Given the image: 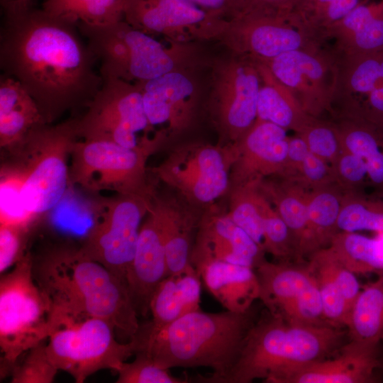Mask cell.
<instances>
[{
	"instance_id": "cell-1",
	"label": "cell",
	"mask_w": 383,
	"mask_h": 383,
	"mask_svg": "<svg viewBox=\"0 0 383 383\" xmlns=\"http://www.w3.org/2000/svg\"><path fill=\"white\" fill-rule=\"evenodd\" d=\"M0 68L29 93L46 123L87 108L103 79L77 24L47 13L33 1L2 9Z\"/></svg>"
},
{
	"instance_id": "cell-2",
	"label": "cell",
	"mask_w": 383,
	"mask_h": 383,
	"mask_svg": "<svg viewBox=\"0 0 383 383\" xmlns=\"http://www.w3.org/2000/svg\"><path fill=\"white\" fill-rule=\"evenodd\" d=\"M33 276L48 298L57 330L89 318L109 321L131 340L140 324L126 284L79 248L60 247L33 260Z\"/></svg>"
},
{
	"instance_id": "cell-3",
	"label": "cell",
	"mask_w": 383,
	"mask_h": 383,
	"mask_svg": "<svg viewBox=\"0 0 383 383\" xmlns=\"http://www.w3.org/2000/svg\"><path fill=\"white\" fill-rule=\"evenodd\" d=\"M254 318L252 306L244 313L198 310L162 328L140 325L131 340L135 344V354L146 355L160 367H209L213 370L211 375H199L195 380L216 383L235 364L256 321Z\"/></svg>"
},
{
	"instance_id": "cell-4",
	"label": "cell",
	"mask_w": 383,
	"mask_h": 383,
	"mask_svg": "<svg viewBox=\"0 0 383 383\" xmlns=\"http://www.w3.org/2000/svg\"><path fill=\"white\" fill-rule=\"evenodd\" d=\"M268 313L255 322L235 364L216 383H279L291 370L328 355L343 335L338 326L292 324Z\"/></svg>"
},
{
	"instance_id": "cell-5",
	"label": "cell",
	"mask_w": 383,
	"mask_h": 383,
	"mask_svg": "<svg viewBox=\"0 0 383 383\" xmlns=\"http://www.w3.org/2000/svg\"><path fill=\"white\" fill-rule=\"evenodd\" d=\"M79 139L77 117L57 124L41 123L6 149L4 167L19 179L25 211L34 223L63 199L70 187L69 158Z\"/></svg>"
},
{
	"instance_id": "cell-6",
	"label": "cell",
	"mask_w": 383,
	"mask_h": 383,
	"mask_svg": "<svg viewBox=\"0 0 383 383\" xmlns=\"http://www.w3.org/2000/svg\"><path fill=\"white\" fill-rule=\"evenodd\" d=\"M33 266L26 252L0 281V347L11 370L23 353L57 331L51 304L35 280Z\"/></svg>"
},
{
	"instance_id": "cell-7",
	"label": "cell",
	"mask_w": 383,
	"mask_h": 383,
	"mask_svg": "<svg viewBox=\"0 0 383 383\" xmlns=\"http://www.w3.org/2000/svg\"><path fill=\"white\" fill-rule=\"evenodd\" d=\"M77 26L99 63L102 79L140 82L179 69V53L124 19L104 25L78 22Z\"/></svg>"
},
{
	"instance_id": "cell-8",
	"label": "cell",
	"mask_w": 383,
	"mask_h": 383,
	"mask_svg": "<svg viewBox=\"0 0 383 383\" xmlns=\"http://www.w3.org/2000/svg\"><path fill=\"white\" fill-rule=\"evenodd\" d=\"M77 133L79 139L112 141L151 154L162 144L149 123L139 84L115 77L103 78L87 111L77 117Z\"/></svg>"
},
{
	"instance_id": "cell-9",
	"label": "cell",
	"mask_w": 383,
	"mask_h": 383,
	"mask_svg": "<svg viewBox=\"0 0 383 383\" xmlns=\"http://www.w3.org/2000/svg\"><path fill=\"white\" fill-rule=\"evenodd\" d=\"M153 194H116L102 198L96 204L92 226L79 248L86 256L101 264L126 284L140 229Z\"/></svg>"
},
{
	"instance_id": "cell-10",
	"label": "cell",
	"mask_w": 383,
	"mask_h": 383,
	"mask_svg": "<svg viewBox=\"0 0 383 383\" xmlns=\"http://www.w3.org/2000/svg\"><path fill=\"white\" fill-rule=\"evenodd\" d=\"M151 153L104 140H77L71 150L69 183L92 192L121 194L153 192L146 182V162Z\"/></svg>"
},
{
	"instance_id": "cell-11",
	"label": "cell",
	"mask_w": 383,
	"mask_h": 383,
	"mask_svg": "<svg viewBox=\"0 0 383 383\" xmlns=\"http://www.w3.org/2000/svg\"><path fill=\"white\" fill-rule=\"evenodd\" d=\"M115 327L107 320L89 318L65 326L48 338V355L59 370L82 383L95 372L106 369L116 371L135 354L132 340H116Z\"/></svg>"
},
{
	"instance_id": "cell-12",
	"label": "cell",
	"mask_w": 383,
	"mask_h": 383,
	"mask_svg": "<svg viewBox=\"0 0 383 383\" xmlns=\"http://www.w3.org/2000/svg\"><path fill=\"white\" fill-rule=\"evenodd\" d=\"M234 159L233 144L191 143L174 150L152 172L190 205L208 206L230 190Z\"/></svg>"
},
{
	"instance_id": "cell-13",
	"label": "cell",
	"mask_w": 383,
	"mask_h": 383,
	"mask_svg": "<svg viewBox=\"0 0 383 383\" xmlns=\"http://www.w3.org/2000/svg\"><path fill=\"white\" fill-rule=\"evenodd\" d=\"M216 66L210 113L223 140L236 143L257 119L262 79L255 60L235 53Z\"/></svg>"
},
{
	"instance_id": "cell-14",
	"label": "cell",
	"mask_w": 383,
	"mask_h": 383,
	"mask_svg": "<svg viewBox=\"0 0 383 383\" xmlns=\"http://www.w3.org/2000/svg\"><path fill=\"white\" fill-rule=\"evenodd\" d=\"M338 62V52L325 45L287 52L262 63L292 92L303 109L316 118L335 100Z\"/></svg>"
},
{
	"instance_id": "cell-15",
	"label": "cell",
	"mask_w": 383,
	"mask_h": 383,
	"mask_svg": "<svg viewBox=\"0 0 383 383\" xmlns=\"http://www.w3.org/2000/svg\"><path fill=\"white\" fill-rule=\"evenodd\" d=\"M255 272L259 299L271 314L292 324L331 325L324 318L318 283L309 267L265 261Z\"/></svg>"
},
{
	"instance_id": "cell-16",
	"label": "cell",
	"mask_w": 383,
	"mask_h": 383,
	"mask_svg": "<svg viewBox=\"0 0 383 383\" xmlns=\"http://www.w3.org/2000/svg\"><path fill=\"white\" fill-rule=\"evenodd\" d=\"M235 53L265 62L292 50L323 46L287 17L244 12L229 21L221 35Z\"/></svg>"
},
{
	"instance_id": "cell-17",
	"label": "cell",
	"mask_w": 383,
	"mask_h": 383,
	"mask_svg": "<svg viewBox=\"0 0 383 383\" xmlns=\"http://www.w3.org/2000/svg\"><path fill=\"white\" fill-rule=\"evenodd\" d=\"M123 19L135 28L172 38L221 35L229 21L185 0H123Z\"/></svg>"
},
{
	"instance_id": "cell-18",
	"label": "cell",
	"mask_w": 383,
	"mask_h": 383,
	"mask_svg": "<svg viewBox=\"0 0 383 383\" xmlns=\"http://www.w3.org/2000/svg\"><path fill=\"white\" fill-rule=\"evenodd\" d=\"M167 276L164 204L162 198L153 194L126 274L127 288L138 315L146 316L150 312L152 295Z\"/></svg>"
},
{
	"instance_id": "cell-19",
	"label": "cell",
	"mask_w": 383,
	"mask_h": 383,
	"mask_svg": "<svg viewBox=\"0 0 383 383\" xmlns=\"http://www.w3.org/2000/svg\"><path fill=\"white\" fill-rule=\"evenodd\" d=\"M265 252L228 216L213 206L201 216L191 254L196 269L218 260L255 270L263 263Z\"/></svg>"
},
{
	"instance_id": "cell-20",
	"label": "cell",
	"mask_w": 383,
	"mask_h": 383,
	"mask_svg": "<svg viewBox=\"0 0 383 383\" xmlns=\"http://www.w3.org/2000/svg\"><path fill=\"white\" fill-rule=\"evenodd\" d=\"M233 145L235 159L231 170V187L256 184L263 177L285 170L289 138L287 130L256 119Z\"/></svg>"
},
{
	"instance_id": "cell-21",
	"label": "cell",
	"mask_w": 383,
	"mask_h": 383,
	"mask_svg": "<svg viewBox=\"0 0 383 383\" xmlns=\"http://www.w3.org/2000/svg\"><path fill=\"white\" fill-rule=\"evenodd\" d=\"M377 345L355 340L334 357L323 358L287 372L279 383H369L379 367Z\"/></svg>"
},
{
	"instance_id": "cell-22",
	"label": "cell",
	"mask_w": 383,
	"mask_h": 383,
	"mask_svg": "<svg viewBox=\"0 0 383 383\" xmlns=\"http://www.w3.org/2000/svg\"><path fill=\"white\" fill-rule=\"evenodd\" d=\"M137 83L141 89L145 113L152 126L173 133L188 126L196 94L189 77L179 69Z\"/></svg>"
},
{
	"instance_id": "cell-23",
	"label": "cell",
	"mask_w": 383,
	"mask_h": 383,
	"mask_svg": "<svg viewBox=\"0 0 383 383\" xmlns=\"http://www.w3.org/2000/svg\"><path fill=\"white\" fill-rule=\"evenodd\" d=\"M309 267L318 283L326 321L335 326L347 327L352 307L360 292L355 274L327 248L314 252Z\"/></svg>"
},
{
	"instance_id": "cell-24",
	"label": "cell",
	"mask_w": 383,
	"mask_h": 383,
	"mask_svg": "<svg viewBox=\"0 0 383 383\" xmlns=\"http://www.w3.org/2000/svg\"><path fill=\"white\" fill-rule=\"evenodd\" d=\"M196 270L208 292L227 310L248 311L260 297L255 270L218 260L203 263Z\"/></svg>"
},
{
	"instance_id": "cell-25",
	"label": "cell",
	"mask_w": 383,
	"mask_h": 383,
	"mask_svg": "<svg viewBox=\"0 0 383 383\" xmlns=\"http://www.w3.org/2000/svg\"><path fill=\"white\" fill-rule=\"evenodd\" d=\"M201 277L192 266L177 274L168 275L157 285L150 301L154 328L165 327L182 316L200 310Z\"/></svg>"
},
{
	"instance_id": "cell-26",
	"label": "cell",
	"mask_w": 383,
	"mask_h": 383,
	"mask_svg": "<svg viewBox=\"0 0 383 383\" xmlns=\"http://www.w3.org/2000/svg\"><path fill=\"white\" fill-rule=\"evenodd\" d=\"M46 123L29 93L14 79L0 77V146L8 149L35 126Z\"/></svg>"
},
{
	"instance_id": "cell-27",
	"label": "cell",
	"mask_w": 383,
	"mask_h": 383,
	"mask_svg": "<svg viewBox=\"0 0 383 383\" xmlns=\"http://www.w3.org/2000/svg\"><path fill=\"white\" fill-rule=\"evenodd\" d=\"M262 79L257 118L274 123L298 133L316 117L308 114L292 92L270 72L262 62L255 61Z\"/></svg>"
},
{
	"instance_id": "cell-28",
	"label": "cell",
	"mask_w": 383,
	"mask_h": 383,
	"mask_svg": "<svg viewBox=\"0 0 383 383\" xmlns=\"http://www.w3.org/2000/svg\"><path fill=\"white\" fill-rule=\"evenodd\" d=\"M338 54V76L335 100H343L351 109L383 84V50Z\"/></svg>"
},
{
	"instance_id": "cell-29",
	"label": "cell",
	"mask_w": 383,
	"mask_h": 383,
	"mask_svg": "<svg viewBox=\"0 0 383 383\" xmlns=\"http://www.w3.org/2000/svg\"><path fill=\"white\" fill-rule=\"evenodd\" d=\"M163 199L165 243L167 276L179 274L192 265L191 254L201 216L185 210L178 202Z\"/></svg>"
},
{
	"instance_id": "cell-30",
	"label": "cell",
	"mask_w": 383,
	"mask_h": 383,
	"mask_svg": "<svg viewBox=\"0 0 383 383\" xmlns=\"http://www.w3.org/2000/svg\"><path fill=\"white\" fill-rule=\"evenodd\" d=\"M337 126L343 150L361 157L373 184L383 187V136L382 126L362 116L351 115Z\"/></svg>"
},
{
	"instance_id": "cell-31",
	"label": "cell",
	"mask_w": 383,
	"mask_h": 383,
	"mask_svg": "<svg viewBox=\"0 0 383 383\" xmlns=\"http://www.w3.org/2000/svg\"><path fill=\"white\" fill-rule=\"evenodd\" d=\"M327 249L354 274L383 273V233L372 238L356 233H336Z\"/></svg>"
},
{
	"instance_id": "cell-32",
	"label": "cell",
	"mask_w": 383,
	"mask_h": 383,
	"mask_svg": "<svg viewBox=\"0 0 383 383\" xmlns=\"http://www.w3.org/2000/svg\"><path fill=\"white\" fill-rule=\"evenodd\" d=\"M347 327L351 340L375 345L383 340V273L360 289Z\"/></svg>"
},
{
	"instance_id": "cell-33",
	"label": "cell",
	"mask_w": 383,
	"mask_h": 383,
	"mask_svg": "<svg viewBox=\"0 0 383 383\" xmlns=\"http://www.w3.org/2000/svg\"><path fill=\"white\" fill-rule=\"evenodd\" d=\"M261 191L271 197L275 209L289 227L295 250L299 254L306 253L317 248L310 232L307 216L308 193L299 187L276 189L265 186L262 182Z\"/></svg>"
},
{
	"instance_id": "cell-34",
	"label": "cell",
	"mask_w": 383,
	"mask_h": 383,
	"mask_svg": "<svg viewBox=\"0 0 383 383\" xmlns=\"http://www.w3.org/2000/svg\"><path fill=\"white\" fill-rule=\"evenodd\" d=\"M364 0H302L288 15L289 21L318 41L328 30Z\"/></svg>"
},
{
	"instance_id": "cell-35",
	"label": "cell",
	"mask_w": 383,
	"mask_h": 383,
	"mask_svg": "<svg viewBox=\"0 0 383 383\" xmlns=\"http://www.w3.org/2000/svg\"><path fill=\"white\" fill-rule=\"evenodd\" d=\"M41 8L76 24L104 25L123 19V0H45Z\"/></svg>"
},
{
	"instance_id": "cell-36",
	"label": "cell",
	"mask_w": 383,
	"mask_h": 383,
	"mask_svg": "<svg viewBox=\"0 0 383 383\" xmlns=\"http://www.w3.org/2000/svg\"><path fill=\"white\" fill-rule=\"evenodd\" d=\"M260 183L231 187L227 213L265 251L262 205L265 196L260 189Z\"/></svg>"
},
{
	"instance_id": "cell-37",
	"label": "cell",
	"mask_w": 383,
	"mask_h": 383,
	"mask_svg": "<svg viewBox=\"0 0 383 383\" xmlns=\"http://www.w3.org/2000/svg\"><path fill=\"white\" fill-rule=\"evenodd\" d=\"M323 187L308 193L307 196L309 226L317 248L329 243L336 233L337 220L343 204L335 192Z\"/></svg>"
},
{
	"instance_id": "cell-38",
	"label": "cell",
	"mask_w": 383,
	"mask_h": 383,
	"mask_svg": "<svg viewBox=\"0 0 383 383\" xmlns=\"http://www.w3.org/2000/svg\"><path fill=\"white\" fill-rule=\"evenodd\" d=\"M43 342L30 348L26 357L11 370L12 383H51L58 369L51 360Z\"/></svg>"
},
{
	"instance_id": "cell-39",
	"label": "cell",
	"mask_w": 383,
	"mask_h": 383,
	"mask_svg": "<svg viewBox=\"0 0 383 383\" xmlns=\"http://www.w3.org/2000/svg\"><path fill=\"white\" fill-rule=\"evenodd\" d=\"M336 226L340 232L369 231L382 234L383 209L360 201L343 203Z\"/></svg>"
},
{
	"instance_id": "cell-40",
	"label": "cell",
	"mask_w": 383,
	"mask_h": 383,
	"mask_svg": "<svg viewBox=\"0 0 383 383\" xmlns=\"http://www.w3.org/2000/svg\"><path fill=\"white\" fill-rule=\"evenodd\" d=\"M262 216L265 252L279 259L287 257L295 249L292 235L266 196L262 205Z\"/></svg>"
},
{
	"instance_id": "cell-41",
	"label": "cell",
	"mask_w": 383,
	"mask_h": 383,
	"mask_svg": "<svg viewBox=\"0 0 383 383\" xmlns=\"http://www.w3.org/2000/svg\"><path fill=\"white\" fill-rule=\"evenodd\" d=\"M131 362H123L115 371L118 373L117 383H187L186 378L172 376L169 370L156 365L142 353L135 354Z\"/></svg>"
},
{
	"instance_id": "cell-42",
	"label": "cell",
	"mask_w": 383,
	"mask_h": 383,
	"mask_svg": "<svg viewBox=\"0 0 383 383\" xmlns=\"http://www.w3.org/2000/svg\"><path fill=\"white\" fill-rule=\"evenodd\" d=\"M311 152L327 162L335 163L343 150L337 126L319 121H313L300 133Z\"/></svg>"
},
{
	"instance_id": "cell-43",
	"label": "cell",
	"mask_w": 383,
	"mask_h": 383,
	"mask_svg": "<svg viewBox=\"0 0 383 383\" xmlns=\"http://www.w3.org/2000/svg\"><path fill=\"white\" fill-rule=\"evenodd\" d=\"M30 227L0 223V272L15 265L26 253V246Z\"/></svg>"
},
{
	"instance_id": "cell-44",
	"label": "cell",
	"mask_w": 383,
	"mask_h": 383,
	"mask_svg": "<svg viewBox=\"0 0 383 383\" xmlns=\"http://www.w3.org/2000/svg\"><path fill=\"white\" fill-rule=\"evenodd\" d=\"M335 174L350 186L357 185L367 176V167L360 157L343 150L334 163ZM368 177V176H367Z\"/></svg>"
},
{
	"instance_id": "cell-45",
	"label": "cell",
	"mask_w": 383,
	"mask_h": 383,
	"mask_svg": "<svg viewBox=\"0 0 383 383\" xmlns=\"http://www.w3.org/2000/svg\"><path fill=\"white\" fill-rule=\"evenodd\" d=\"M297 171L306 182L318 187L329 183L333 177L328 163L311 152L302 161Z\"/></svg>"
},
{
	"instance_id": "cell-46",
	"label": "cell",
	"mask_w": 383,
	"mask_h": 383,
	"mask_svg": "<svg viewBox=\"0 0 383 383\" xmlns=\"http://www.w3.org/2000/svg\"><path fill=\"white\" fill-rule=\"evenodd\" d=\"M208 13L231 20L244 11L245 0H185Z\"/></svg>"
},
{
	"instance_id": "cell-47",
	"label": "cell",
	"mask_w": 383,
	"mask_h": 383,
	"mask_svg": "<svg viewBox=\"0 0 383 383\" xmlns=\"http://www.w3.org/2000/svg\"><path fill=\"white\" fill-rule=\"evenodd\" d=\"M362 99V103L352 110V113L383 126V84Z\"/></svg>"
},
{
	"instance_id": "cell-48",
	"label": "cell",
	"mask_w": 383,
	"mask_h": 383,
	"mask_svg": "<svg viewBox=\"0 0 383 383\" xmlns=\"http://www.w3.org/2000/svg\"><path fill=\"white\" fill-rule=\"evenodd\" d=\"M302 0H245L244 12L274 14L287 18L292 9Z\"/></svg>"
},
{
	"instance_id": "cell-49",
	"label": "cell",
	"mask_w": 383,
	"mask_h": 383,
	"mask_svg": "<svg viewBox=\"0 0 383 383\" xmlns=\"http://www.w3.org/2000/svg\"><path fill=\"white\" fill-rule=\"evenodd\" d=\"M309 152L308 145L301 135L289 138L287 162L285 170H297Z\"/></svg>"
},
{
	"instance_id": "cell-50",
	"label": "cell",
	"mask_w": 383,
	"mask_h": 383,
	"mask_svg": "<svg viewBox=\"0 0 383 383\" xmlns=\"http://www.w3.org/2000/svg\"><path fill=\"white\" fill-rule=\"evenodd\" d=\"M33 0H0V4L2 9L9 7L10 6L21 4L30 2Z\"/></svg>"
}]
</instances>
